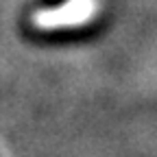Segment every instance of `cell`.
<instances>
[{
  "label": "cell",
  "instance_id": "6da1fadb",
  "mask_svg": "<svg viewBox=\"0 0 157 157\" xmlns=\"http://www.w3.org/2000/svg\"><path fill=\"white\" fill-rule=\"evenodd\" d=\"M96 9H98L96 0H66L63 5L39 9L33 15V24L42 31L81 26L96 15Z\"/></svg>",
  "mask_w": 157,
  "mask_h": 157
}]
</instances>
